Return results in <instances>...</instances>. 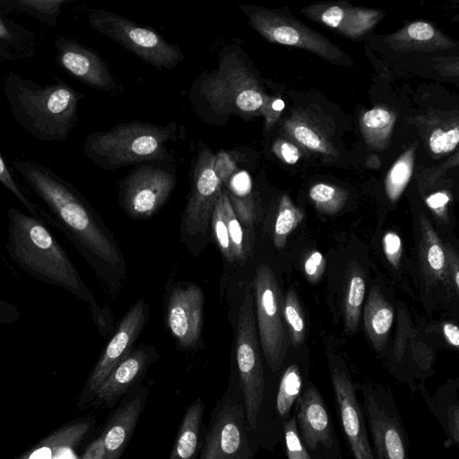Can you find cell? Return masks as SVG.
<instances>
[{"mask_svg": "<svg viewBox=\"0 0 459 459\" xmlns=\"http://www.w3.org/2000/svg\"><path fill=\"white\" fill-rule=\"evenodd\" d=\"M15 171L47 206L52 225L88 259L109 266L121 261L114 240L78 190L50 168L31 160H16Z\"/></svg>", "mask_w": 459, "mask_h": 459, "instance_id": "cell-1", "label": "cell"}, {"mask_svg": "<svg viewBox=\"0 0 459 459\" xmlns=\"http://www.w3.org/2000/svg\"><path fill=\"white\" fill-rule=\"evenodd\" d=\"M5 250L10 258L37 280L65 289L86 302L100 330L105 316L68 254L47 224L15 207L7 210Z\"/></svg>", "mask_w": 459, "mask_h": 459, "instance_id": "cell-2", "label": "cell"}, {"mask_svg": "<svg viewBox=\"0 0 459 459\" xmlns=\"http://www.w3.org/2000/svg\"><path fill=\"white\" fill-rule=\"evenodd\" d=\"M4 92L19 126L41 142L64 141L78 121L82 96L59 79L53 83L39 84L9 71Z\"/></svg>", "mask_w": 459, "mask_h": 459, "instance_id": "cell-3", "label": "cell"}, {"mask_svg": "<svg viewBox=\"0 0 459 459\" xmlns=\"http://www.w3.org/2000/svg\"><path fill=\"white\" fill-rule=\"evenodd\" d=\"M236 359L247 427L259 447L273 451L282 432L274 418L275 394L268 393L261 359L254 298L246 290L239 307Z\"/></svg>", "mask_w": 459, "mask_h": 459, "instance_id": "cell-4", "label": "cell"}, {"mask_svg": "<svg viewBox=\"0 0 459 459\" xmlns=\"http://www.w3.org/2000/svg\"><path fill=\"white\" fill-rule=\"evenodd\" d=\"M176 130L174 122L165 126L138 121L121 123L87 135L82 149L94 164L113 170L165 158L167 144L175 138Z\"/></svg>", "mask_w": 459, "mask_h": 459, "instance_id": "cell-5", "label": "cell"}, {"mask_svg": "<svg viewBox=\"0 0 459 459\" xmlns=\"http://www.w3.org/2000/svg\"><path fill=\"white\" fill-rule=\"evenodd\" d=\"M199 86L202 102L215 116H256L267 98L255 73L234 49L222 51L218 68Z\"/></svg>", "mask_w": 459, "mask_h": 459, "instance_id": "cell-6", "label": "cell"}, {"mask_svg": "<svg viewBox=\"0 0 459 459\" xmlns=\"http://www.w3.org/2000/svg\"><path fill=\"white\" fill-rule=\"evenodd\" d=\"M258 448L247 427L238 383L212 409L197 459H254Z\"/></svg>", "mask_w": 459, "mask_h": 459, "instance_id": "cell-7", "label": "cell"}, {"mask_svg": "<svg viewBox=\"0 0 459 459\" xmlns=\"http://www.w3.org/2000/svg\"><path fill=\"white\" fill-rule=\"evenodd\" d=\"M375 459H409V438L393 392L372 384L358 385Z\"/></svg>", "mask_w": 459, "mask_h": 459, "instance_id": "cell-8", "label": "cell"}, {"mask_svg": "<svg viewBox=\"0 0 459 459\" xmlns=\"http://www.w3.org/2000/svg\"><path fill=\"white\" fill-rule=\"evenodd\" d=\"M88 22L93 30L159 70L174 68L185 58L178 47L169 43L155 30L113 12L93 10L88 15Z\"/></svg>", "mask_w": 459, "mask_h": 459, "instance_id": "cell-9", "label": "cell"}, {"mask_svg": "<svg viewBox=\"0 0 459 459\" xmlns=\"http://www.w3.org/2000/svg\"><path fill=\"white\" fill-rule=\"evenodd\" d=\"M239 9L249 25L269 42L305 49L335 64H352L340 48L290 13L250 4H241Z\"/></svg>", "mask_w": 459, "mask_h": 459, "instance_id": "cell-10", "label": "cell"}, {"mask_svg": "<svg viewBox=\"0 0 459 459\" xmlns=\"http://www.w3.org/2000/svg\"><path fill=\"white\" fill-rule=\"evenodd\" d=\"M256 323L266 364L273 374L282 368L289 342L282 324V298L272 269L260 264L254 278Z\"/></svg>", "mask_w": 459, "mask_h": 459, "instance_id": "cell-11", "label": "cell"}, {"mask_svg": "<svg viewBox=\"0 0 459 459\" xmlns=\"http://www.w3.org/2000/svg\"><path fill=\"white\" fill-rule=\"evenodd\" d=\"M293 412L299 437L312 459H342L331 412L313 383H307Z\"/></svg>", "mask_w": 459, "mask_h": 459, "instance_id": "cell-12", "label": "cell"}, {"mask_svg": "<svg viewBox=\"0 0 459 459\" xmlns=\"http://www.w3.org/2000/svg\"><path fill=\"white\" fill-rule=\"evenodd\" d=\"M329 366L340 425L353 459H375L357 386L342 361L331 359Z\"/></svg>", "mask_w": 459, "mask_h": 459, "instance_id": "cell-13", "label": "cell"}, {"mask_svg": "<svg viewBox=\"0 0 459 459\" xmlns=\"http://www.w3.org/2000/svg\"><path fill=\"white\" fill-rule=\"evenodd\" d=\"M216 155L203 142L193 170L190 197L185 212V226L191 235L204 234L222 188L215 170Z\"/></svg>", "mask_w": 459, "mask_h": 459, "instance_id": "cell-14", "label": "cell"}, {"mask_svg": "<svg viewBox=\"0 0 459 459\" xmlns=\"http://www.w3.org/2000/svg\"><path fill=\"white\" fill-rule=\"evenodd\" d=\"M148 307L142 299L131 306L87 381L83 402L95 398L108 375L132 352L133 345L148 320Z\"/></svg>", "mask_w": 459, "mask_h": 459, "instance_id": "cell-15", "label": "cell"}, {"mask_svg": "<svg viewBox=\"0 0 459 459\" xmlns=\"http://www.w3.org/2000/svg\"><path fill=\"white\" fill-rule=\"evenodd\" d=\"M176 183L169 171L151 165L138 167L126 178L122 188L126 212L134 218L153 214L166 202Z\"/></svg>", "mask_w": 459, "mask_h": 459, "instance_id": "cell-16", "label": "cell"}, {"mask_svg": "<svg viewBox=\"0 0 459 459\" xmlns=\"http://www.w3.org/2000/svg\"><path fill=\"white\" fill-rule=\"evenodd\" d=\"M56 61L68 74L91 88L112 91L117 84L104 60L92 49L65 37L56 38Z\"/></svg>", "mask_w": 459, "mask_h": 459, "instance_id": "cell-17", "label": "cell"}, {"mask_svg": "<svg viewBox=\"0 0 459 459\" xmlns=\"http://www.w3.org/2000/svg\"><path fill=\"white\" fill-rule=\"evenodd\" d=\"M302 13L340 34L359 39L371 30L383 18L379 10L354 6L347 2H319L301 10Z\"/></svg>", "mask_w": 459, "mask_h": 459, "instance_id": "cell-18", "label": "cell"}, {"mask_svg": "<svg viewBox=\"0 0 459 459\" xmlns=\"http://www.w3.org/2000/svg\"><path fill=\"white\" fill-rule=\"evenodd\" d=\"M204 310V295L195 284L178 287L170 294L167 307V322L172 335L185 349L198 342Z\"/></svg>", "mask_w": 459, "mask_h": 459, "instance_id": "cell-19", "label": "cell"}, {"mask_svg": "<svg viewBox=\"0 0 459 459\" xmlns=\"http://www.w3.org/2000/svg\"><path fill=\"white\" fill-rule=\"evenodd\" d=\"M148 396L146 389L130 393L114 411L101 435L105 459H122L129 439L143 410Z\"/></svg>", "mask_w": 459, "mask_h": 459, "instance_id": "cell-20", "label": "cell"}, {"mask_svg": "<svg viewBox=\"0 0 459 459\" xmlns=\"http://www.w3.org/2000/svg\"><path fill=\"white\" fill-rule=\"evenodd\" d=\"M215 170L242 227L252 229L255 221V207L249 175L245 170H238L231 158L223 152L216 155Z\"/></svg>", "mask_w": 459, "mask_h": 459, "instance_id": "cell-21", "label": "cell"}, {"mask_svg": "<svg viewBox=\"0 0 459 459\" xmlns=\"http://www.w3.org/2000/svg\"><path fill=\"white\" fill-rule=\"evenodd\" d=\"M151 361L150 352L145 349L132 351L106 378L95 395L96 405L109 408L128 392L140 378Z\"/></svg>", "mask_w": 459, "mask_h": 459, "instance_id": "cell-22", "label": "cell"}, {"mask_svg": "<svg viewBox=\"0 0 459 459\" xmlns=\"http://www.w3.org/2000/svg\"><path fill=\"white\" fill-rule=\"evenodd\" d=\"M386 44L398 52H431L457 46L431 23L417 21L385 37Z\"/></svg>", "mask_w": 459, "mask_h": 459, "instance_id": "cell-23", "label": "cell"}, {"mask_svg": "<svg viewBox=\"0 0 459 459\" xmlns=\"http://www.w3.org/2000/svg\"><path fill=\"white\" fill-rule=\"evenodd\" d=\"M424 403L441 426L446 439L445 447L459 446V398L458 385L449 382L430 394L423 385L417 386Z\"/></svg>", "mask_w": 459, "mask_h": 459, "instance_id": "cell-24", "label": "cell"}, {"mask_svg": "<svg viewBox=\"0 0 459 459\" xmlns=\"http://www.w3.org/2000/svg\"><path fill=\"white\" fill-rule=\"evenodd\" d=\"M285 133L305 149L325 157H336L330 131L316 115L305 109L295 110L284 121Z\"/></svg>", "mask_w": 459, "mask_h": 459, "instance_id": "cell-25", "label": "cell"}, {"mask_svg": "<svg viewBox=\"0 0 459 459\" xmlns=\"http://www.w3.org/2000/svg\"><path fill=\"white\" fill-rule=\"evenodd\" d=\"M0 8V58L18 61L32 58L38 52L36 32L20 25Z\"/></svg>", "mask_w": 459, "mask_h": 459, "instance_id": "cell-26", "label": "cell"}, {"mask_svg": "<svg viewBox=\"0 0 459 459\" xmlns=\"http://www.w3.org/2000/svg\"><path fill=\"white\" fill-rule=\"evenodd\" d=\"M204 408L201 398L195 399L187 407L169 459H197L204 433L203 430Z\"/></svg>", "mask_w": 459, "mask_h": 459, "instance_id": "cell-27", "label": "cell"}, {"mask_svg": "<svg viewBox=\"0 0 459 459\" xmlns=\"http://www.w3.org/2000/svg\"><path fill=\"white\" fill-rule=\"evenodd\" d=\"M420 259L423 272L434 281L447 282V261L445 247L429 219L420 218Z\"/></svg>", "mask_w": 459, "mask_h": 459, "instance_id": "cell-28", "label": "cell"}, {"mask_svg": "<svg viewBox=\"0 0 459 459\" xmlns=\"http://www.w3.org/2000/svg\"><path fill=\"white\" fill-rule=\"evenodd\" d=\"M423 136L429 150L440 156L453 152L459 142L457 117L448 115H427L420 117Z\"/></svg>", "mask_w": 459, "mask_h": 459, "instance_id": "cell-29", "label": "cell"}, {"mask_svg": "<svg viewBox=\"0 0 459 459\" xmlns=\"http://www.w3.org/2000/svg\"><path fill=\"white\" fill-rule=\"evenodd\" d=\"M393 321L394 311L391 305L378 288H372L364 310V325L368 338L378 351L385 345Z\"/></svg>", "mask_w": 459, "mask_h": 459, "instance_id": "cell-30", "label": "cell"}, {"mask_svg": "<svg viewBox=\"0 0 459 459\" xmlns=\"http://www.w3.org/2000/svg\"><path fill=\"white\" fill-rule=\"evenodd\" d=\"M305 376L297 363L286 367L281 374L274 399V418L282 432V423L293 413L297 401L301 396L305 385Z\"/></svg>", "mask_w": 459, "mask_h": 459, "instance_id": "cell-31", "label": "cell"}, {"mask_svg": "<svg viewBox=\"0 0 459 459\" xmlns=\"http://www.w3.org/2000/svg\"><path fill=\"white\" fill-rule=\"evenodd\" d=\"M396 115L384 107L366 111L360 118V130L365 141L371 147L383 150L389 143Z\"/></svg>", "mask_w": 459, "mask_h": 459, "instance_id": "cell-32", "label": "cell"}, {"mask_svg": "<svg viewBox=\"0 0 459 459\" xmlns=\"http://www.w3.org/2000/svg\"><path fill=\"white\" fill-rule=\"evenodd\" d=\"M71 0H0V8L30 15L40 23L55 27L58 23L63 4Z\"/></svg>", "mask_w": 459, "mask_h": 459, "instance_id": "cell-33", "label": "cell"}, {"mask_svg": "<svg viewBox=\"0 0 459 459\" xmlns=\"http://www.w3.org/2000/svg\"><path fill=\"white\" fill-rule=\"evenodd\" d=\"M89 421H81L65 427L52 435L26 459H54L61 452L76 445L88 432Z\"/></svg>", "mask_w": 459, "mask_h": 459, "instance_id": "cell-34", "label": "cell"}, {"mask_svg": "<svg viewBox=\"0 0 459 459\" xmlns=\"http://www.w3.org/2000/svg\"><path fill=\"white\" fill-rule=\"evenodd\" d=\"M365 281L358 270L351 271L344 294V322L346 329L353 332L360 319L361 307L365 296Z\"/></svg>", "mask_w": 459, "mask_h": 459, "instance_id": "cell-35", "label": "cell"}, {"mask_svg": "<svg viewBox=\"0 0 459 459\" xmlns=\"http://www.w3.org/2000/svg\"><path fill=\"white\" fill-rule=\"evenodd\" d=\"M415 145L408 148L393 164L385 178V192L395 203L407 186L413 170Z\"/></svg>", "mask_w": 459, "mask_h": 459, "instance_id": "cell-36", "label": "cell"}, {"mask_svg": "<svg viewBox=\"0 0 459 459\" xmlns=\"http://www.w3.org/2000/svg\"><path fill=\"white\" fill-rule=\"evenodd\" d=\"M302 219L303 212L291 202L287 195H282L273 230V243L278 249L284 247L288 237L299 226Z\"/></svg>", "mask_w": 459, "mask_h": 459, "instance_id": "cell-37", "label": "cell"}, {"mask_svg": "<svg viewBox=\"0 0 459 459\" xmlns=\"http://www.w3.org/2000/svg\"><path fill=\"white\" fill-rule=\"evenodd\" d=\"M282 316L288 325L291 344L299 346L305 337V321L299 301L292 290L288 291L282 301Z\"/></svg>", "mask_w": 459, "mask_h": 459, "instance_id": "cell-38", "label": "cell"}, {"mask_svg": "<svg viewBox=\"0 0 459 459\" xmlns=\"http://www.w3.org/2000/svg\"><path fill=\"white\" fill-rule=\"evenodd\" d=\"M309 197L318 211L333 214L344 205L347 194L344 190L334 186L318 183L310 188Z\"/></svg>", "mask_w": 459, "mask_h": 459, "instance_id": "cell-39", "label": "cell"}, {"mask_svg": "<svg viewBox=\"0 0 459 459\" xmlns=\"http://www.w3.org/2000/svg\"><path fill=\"white\" fill-rule=\"evenodd\" d=\"M222 194L224 212L234 258L235 261L243 264L247 259L249 247L245 241L243 227L231 207L227 192L223 186Z\"/></svg>", "mask_w": 459, "mask_h": 459, "instance_id": "cell-40", "label": "cell"}, {"mask_svg": "<svg viewBox=\"0 0 459 459\" xmlns=\"http://www.w3.org/2000/svg\"><path fill=\"white\" fill-rule=\"evenodd\" d=\"M0 183L18 199V201L24 206L27 212L43 221L45 224H52L50 215L41 210L37 204L30 201L29 197L20 188L14 178L11 174L7 164L5 163L0 152Z\"/></svg>", "mask_w": 459, "mask_h": 459, "instance_id": "cell-41", "label": "cell"}, {"mask_svg": "<svg viewBox=\"0 0 459 459\" xmlns=\"http://www.w3.org/2000/svg\"><path fill=\"white\" fill-rule=\"evenodd\" d=\"M212 226L218 247L225 260L229 263L235 261L231 243L229 237L227 221L223 207L222 188L214 205L212 217Z\"/></svg>", "mask_w": 459, "mask_h": 459, "instance_id": "cell-42", "label": "cell"}, {"mask_svg": "<svg viewBox=\"0 0 459 459\" xmlns=\"http://www.w3.org/2000/svg\"><path fill=\"white\" fill-rule=\"evenodd\" d=\"M281 437L287 459H312L299 437L294 412L282 423Z\"/></svg>", "mask_w": 459, "mask_h": 459, "instance_id": "cell-43", "label": "cell"}, {"mask_svg": "<svg viewBox=\"0 0 459 459\" xmlns=\"http://www.w3.org/2000/svg\"><path fill=\"white\" fill-rule=\"evenodd\" d=\"M382 246L387 261L394 268H398L403 254L402 239L395 232L388 231L382 238Z\"/></svg>", "mask_w": 459, "mask_h": 459, "instance_id": "cell-44", "label": "cell"}, {"mask_svg": "<svg viewBox=\"0 0 459 459\" xmlns=\"http://www.w3.org/2000/svg\"><path fill=\"white\" fill-rule=\"evenodd\" d=\"M304 273L311 282L317 281L324 273L325 259L322 253L313 250L304 261Z\"/></svg>", "mask_w": 459, "mask_h": 459, "instance_id": "cell-45", "label": "cell"}, {"mask_svg": "<svg viewBox=\"0 0 459 459\" xmlns=\"http://www.w3.org/2000/svg\"><path fill=\"white\" fill-rule=\"evenodd\" d=\"M273 152L285 163L293 165L300 158V151L290 141L278 140L274 143Z\"/></svg>", "mask_w": 459, "mask_h": 459, "instance_id": "cell-46", "label": "cell"}, {"mask_svg": "<svg viewBox=\"0 0 459 459\" xmlns=\"http://www.w3.org/2000/svg\"><path fill=\"white\" fill-rule=\"evenodd\" d=\"M451 200L450 195L446 191H438L429 195L425 202L434 214L441 220L447 218V206Z\"/></svg>", "mask_w": 459, "mask_h": 459, "instance_id": "cell-47", "label": "cell"}, {"mask_svg": "<svg viewBox=\"0 0 459 459\" xmlns=\"http://www.w3.org/2000/svg\"><path fill=\"white\" fill-rule=\"evenodd\" d=\"M284 108L285 103L281 99L267 96L261 110L265 118L266 129H270L275 124Z\"/></svg>", "mask_w": 459, "mask_h": 459, "instance_id": "cell-48", "label": "cell"}, {"mask_svg": "<svg viewBox=\"0 0 459 459\" xmlns=\"http://www.w3.org/2000/svg\"><path fill=\"white\" fill-rule=\"evenodd\" d=\"M21 311L13 303L0 299V325H9L21 318Z\"/></svg>", "mask_w": 459, "mask_h": 459, "instance_id": "cell-49", "label": "cell"}, {"mask_svg": "<svg viewBox=\"0 0 459 459\" xmlns=\"http://www.w3.org/2000/svg\"><path fill=\"white\" fill-rule=\"evenodd\" d=\"M81 459H105L101 436L88 446Z\"/></svg>", "mask_w": 459, "mask_h": 459, "instance_id": "cell-50", "label": "cell"}, {"mask_svg": "<svg viewBox=\"0 0 459 459\" xmlns=\"http://www.w3.org/2000/svg\"><path fill=\"white\" fill-rule=\"evenodd\" d=\"M446 254V261H447V277L451 276V281L454 283L455 290L459 289V266L457 257L451 253V250L448 249Z\"/></svg>", "mask_w": 459, "mask_h": 459, "instance_id": "cell-51", "label": "cell"}, {"mask_svg": "<svg viewBox=\"0 0 459 459\" xmlns=\"http://www.w3.org/2000/svg\"><path fill=\"white\" fill-rule=\"evenodd\" d=\"M443 334L446 341L453 347L458 348L459 346V329L458 326L453 323H445L442 326Z\"/></svg>", "mask_w": 459, "mask_h": 459, "instance_id": "cell-52", "label": "cell"}]
</instances>
